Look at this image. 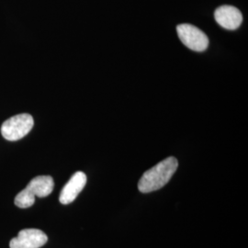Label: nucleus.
Here are the masks:
<instances>
[{"mask_svg": "<svg viewBox=\"0 0 248 248\" xmlns=\"http://www.w3.org/2000/svg\"><path fill=\"white\" fill-rule=\"evenodd\" d=\"M177 160L170 156L161 161L154 168L147 170L138 183V188L142 193H150L156 191L167 185L177 171Z\"/></svg>", "mask_w": 248, "mask_h": 248, "instance_id": "f257e3e1", "label": "nucleus"}, {"mask_svg": "<svg viewBox=\"0 0 248 248\" xmlns=\"http://www.w3.org/2000/svg\"><path fill=\"white\" fill-rule=\"evenodd\" d=\"M54 182L50 176H39L31 179L26 187L16 196L14 202L18 208L26 209L35 202V197L45 198L50 195L53 190Z\"/></svg>", "mask_w": 248, "mask_h": 248, "instance_id": "f03ea898", "label": "nucleus"}, {"mask_svg": "<svg viewBox=\"0 0 248 248\" xmlns=\"http://www.w3.org/2000/svg\"><path fill=\"white\" fill-rule=\"evenodd\" d=\"M33 124L34 121L32 116L28 113L18 114L4 122L1 126V133L8 141H18L31 131Z\"/></svg>", "mask_w": 248, "mask_h": 248, "instance_id": "7ed1b4c3", "label": "nucleus"}, {"mask_svg": "<svg viewBox=\"0 0 248 248\" xmlns=\"http://www.w3.org/2000/svg\"><path fill=\"white\" fill-rule=\"evenodd\" d=\"M177 35L183 45L195 52H203L209 45V39L202 31L191 24H180L177 27Z\"/></svg>", "mask_w": 248, "mask_h": 248, "instance_id": "20e7f679", "label": "nucleus"}, {"mask_svg": "<svg viewBox=\"0 0 248 248\" xmlns=\"http://www.w3.org/2000/svg\"><path fill=\"white\" fill-rule=\"evenodd\" d=\"M48 241L43 231L39 229H24L18 232V236L11 239L10 248H40Z\"/></svg>", "mask_w": 248, "mask_h": 248, "instance_id": "39448f33", "label": "nucleus"}, {"mask_svg": "<svg viewBox=\"0 0 248 248\" xmlns=\"http://www.w3.org/2000/svg\"><path fill=\"white\" fill-rule=\"evenodd\" d=\"M214 17L220 26L231 31L238 29L243 21V15L239 9L228 5L216 9Z\"/></svg>", "mask_w": 248, "mask_h": 248, "instance_id": "423d86ee", "label": "nucleus"}, {"mask_svg": "<svg viewBox=\"0 0 248 248\" xmlns=\"http://www.w3.org/2000/svg\"><path fill=\"white\" fill-rule=\"evenodd\" d=\"M87 180L85 173L81 171L75 173L65 186L62 187L59 197L60 202L64 205L73 202L86 186Z\"/></svg>", "mask_w": 248, "mask_h": 248, "instance_id": "0eeeda50", "label": "nucleus"}]
</instances>
